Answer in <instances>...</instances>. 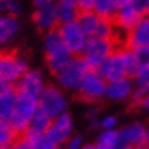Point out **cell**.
Returning a JSON list of instances; mask_svg holds the SVG:
<instances>
[{"label": "cell", "instance_id": "6da1fadb", "mask_svg": "<svg viewBox=\"0 0 149 149\" xmlns=\"http://www.w3.org/2000/svg\"><path fill=\"white\" fill-rule=\"evenodd\" d=\"M44 55H46V65L50 70V73L56 74L61 69L70 63L73 55L67 46L61 40L58 29H52L46 32L44 38Z\"/></svg>", "mask_w": 149, "mask_h": 149}, {"label": "cell", "instance_id": "7a4b0ae2", "mask_svg": "<svg viewBox=\"0 0 149 149\" xmlns=\"http://www.w3.org/2000/svg\"><path fill=\"white\" fill-rule=\"evenodd\" d=\"M37 108H38V97L17 91L14 110H12L11 119H9V125L18 135H22L28 130V125L33 116V113L37 111Z\"/></svg>", "mask_w": 149, "mask_h": 149}, {"label": "cell", "instance_id": "3957f363", "mask_svg": "<svg viewBox=\"0 0 149 149\" xmlns=\"http://www.w3.org/2000/svg\"><path fill=\"white\" fill-rule=\"evenodd\" d=\"M26 70L28 61L15 49H0V82L15 84Z\"/></svg>", "mask_w": 149, "mask_h": 149}, {"label": "cell", "instance_id": "277c9868", "mask_svg": "<svg viewBox=\"0 0 149 149\" xmlns=\"http://www.w3.org/2000/svg\"><path fill=\"white\" fill-rule=\"evenodd\" d=\"M114 50H116V47H114V44L110 38L88 37L81 56L84 58V61L88 64V67L91 70H96L100 65V63L107 56H110Z\"/></svg>", "mask_w": 149, "mask_h": 149}, {"label": "cell", "instance_id": "5b68a950", "mask_svg": "<svg viewBox=\"0 0 149 149\" xmlns=\"http://www.w3.org/2000/svg\"><path fill=\"white\" fill-rule=\"evenodd\" d=\"M107 81L96 70H90L76 88L79 100L87 104H96L105 96Z\"/></svg>", "mask_w": 149, "mask_h": 149}, {"label": "cell", "instance_id": "8992f818", "mask_svg": "<svg viewBox=\"0 0 149 149\" xmlns=\"http://www.w3.org/2000/svg\"><path fill=\"white\" fill-rule=\"evenodd\" d=\"M91 69L88 67V64L84 61L82 56H76L72 58L70 63L67 64L64 69H61L55 76L58 79V82L69 90H76L81 81L84 79V76L88 73Z\"/></svg>", "mask_w": 149, "mask_h": 149}, {"label": "cell", "instance_id": "52a82bcc", "mask_svg": "<svg viewBox=\"0 0 149 149\" xmlns=\"http://www.w3.org/2000/svg\"><path fill=\"white\" fill-rule=\"evenodd\" d=\"M38 108L43 110L49 117L55 119L61 113L65 111L67 100L64 97V94L61 93V90H58L56 87L44 85L43 91L38 96Z\"/></svg>", "mask_w": 149, "mask_h": 149}, {"label": "cell", "instance_id": "ba28073f", "mask_svg": "<svg viewBox=\"0 0 149 149\" xmlns=\"http://www.w3.org/2000/svg\"><path fill=\"white\" fill-rule=\"evenodd\" d=\"M58 32L61 35V40L67 46V49L70 50L72 55H81L87 44L88 37L85 35V32L81 29L78 22H69V23H59L58 24Z\"/></svg>", "mask_w": 149, "mask_h": 149}, {"label": "cell", "instance_id": "9c48e42d", "mask_svg": "<svg viewBox=\"0 0 149 149\" xmlns=\"http://www.w3.org/2000/svg\"><path fill=\"white\" fill-rule=\"evenodd\" d=\"M123 50H114L111 55L107 56L102 63H100V65L96 69V72L107 81V82L108 81H114V79L126 76L125 61H123Z\"/></svg>", "mask_w": 149, "mask_h": 149}, {"label": "cell", "instance_id": "30bf717a", "mask_svg": "<svg viewBox=\"0 0 149 149\" xmlns=\"http://www.w3.org/2000/svg\"><path fill=\"white\" fill-rule=\"evenodd\" d=\"M70 134H72V117L65 111L61 113L58 117L52 119L49 130L46 131V135L55 145H61L64 141H67Z\"/></svg>", "mask_w": 149, "mask_h": 149}, {"label": "cell", "instance_id": "8fae6325", "mask_svg": "<svg viewBox=\"0 0 149 149\" xmlns=\"http://www.w3.org/2000/svg\"><path fill=\"white\" fill-rule=\"evenodd\" d=\"M126 47H149V15L141 17L126 33Z\"/></svg>", "mask_w": 149, "mask_h": 149}, {"label": "cell", "instance_id": "7c38bea8", "mask_svg": "<svg viewBox=\"0 0 149 149\" xmlns=\"http://www.w3.org/2000/svg\"><path fill=\"white\" fill-rule=\"evenodd\" d=\"M33 24L37 26L40 31H52L58 28V17H56V8L55 3H46L41 6H37L35 12L32 15Z\"/></svg>", "mask_w": 149, "mask_h": 149}, {"label": "cell", "instance_id": "4fadbf2b", "mask_svg": "<svg viewBox=\"0 0 149 149\" xmlns=\"http://www.w3.org/2000/svg\"><path fill=\"white\" fill-rule=\"evenodd\" d=\"M43 88H44V81H43L41 73L37 70H26L15 82L17 91L31 94L33 97H38Z\"/></svg>", "mask_w": 149, "mask_h": 149}, {"label": "cell", "instance_id": "5bb4252c", "mask_svg": "<svg viewBox=\"0 0 149 149\" xmlns=\"http://www.w3.org/2000/svg\"><path fill=\"white\" fill-rule=\"evenodd\" d=\"M15 96H17L15 84L0 82V125L9 123L15 104Z\"/></svg>", "mask_w": 149, "mask_h": 149}, {"label": "cell", "instance_id": "9a60e30c", "mask_svg": "<svg viewBox=\"0 0 149 149\" xmlns=\"http://www.w3.org/2000/svg\"><path fill=\"white\" fill-rule=\"evenodd\" d=\"M132 91H134L132 78L123 76L114 81H108L105 87V97L111 100H125L131 97Z\"/></svg>", "mask_w": 149, "mask_h": 149}, {"label": "cell", "instance_id": "2e32d148", "mask_svg": "<svg viewBox=\"0 0 149 149\" xmlns=\"http://www.w3.org/2000/svg\"><path fill=\"white\" fill-rule=\"evenodd\" d=\"M111 18H113L114 24H116L119 29L128 32L141 18V15H139L137 12L134 11L132 6H128V8L116 9V12H114V15Z\"/></svg>", "mask_w": 149, "mask_h": 149}, {"label": "cell", "instance_id": "e0dca14e", "mask_svg": "<svg viewBox=\"0 0 149 149\" xmlns=\"http://www.w3.org/2000/svg\"><path fill=\"white\" fill-rule=\"evenodd\" d=\"M18 29L20 26L15 15H11V14L0 15V46L8 44L18 33Z\"/></svg>", "mask_w": 149, "mask_h": 149}, {"label": "cell", "instance_id": "ac0fdd59", "mask_svg": "<svg viewBox=\"0 0 149 149\" xmlns=\"http://www.w3.org/2000/svg\"><path fill=\"white\" fill-rule=\"evenodd\" d=\"M120 135L125 139V141L131 148L132 146H143L145 145V137H146V128L141 123H132L130 126L123 128L119 131Z\"/></svg>", "mask_w": 149, "mask_h": 149}, {"label": "cell", "instance_id": "d6986e66", "mask_svg": "<svg viewBox=\"0 0 149 149\" xmlns=\"http://www.w3.org/2000/svg\"><path fill=\"white\" fill-rule=\"evenodd\" d=\"M55 8H56L58 23L74 22L79 14V8L74 0H58V3H55Z\"/></svg>", "mask_w": 149, "mask_h": 149}, {"label": "cell", "instance_id": "ffe728a7", "mask_svg": "<svg viewBox=\"0 0 149 149\" xmlns=\"http://www.w3.org/2000/svg\"><path fill=\"white\" fill-rule=\"evenodd\" d=\"M50 123H52V117L47 116L43 110L37 108V111L33 113V116H32L29 125H28V130L24 132H28V134H44L49 130Z\"/></svg>", "mask_w": 149, "mask_h": 149}, {"label": "cell", "instance_id": "44dd1931", "mask_svg": "<svg viewBox=\"0 0 149 149\" xmlns=\"http://www.w3.org/2000/svg\"><path fill=\"white\" fill-rule=\"evenodd\" d=\"M99 18L100 17L94 11H79V14L76 17V22L81 26V29L85 32L87 37H93L94 32H96Z\"/></svg>", "mask_w": 149, "mask_h": 149}, {"label": "cell", "instance_id": "7402d4cb", "mask_svg": "<svg viewBox=\"0 0 149 149\" xmlns=\"http://www.w3.org/2000/svg\"><path fill=\"white\" fill-rule=\"evenodd\" d=\"M93 11L99 17H113L116 12V0H93Z\"/></svg>", "mask_w": 149, "mask_h": 149}, {"label": "cell", "instance_id": "603a6c76", "mask_svg": "<svg viewBox=\"0 0 149 149\" xmlns=\"http://www.w3.org/2000/svg\"><path fill=\"white\" fill-rule=\"evenodd\" d=\"M20 135L12 130L9 123L0 125V149H8Z\"/></svg>", "mask_w": 149, "mask_h": 149}, {"label": "cell", "instance_id": "cb8c5ba5", "mask_svg": "<svg viewBox=\"0 0 149 149\" xmlns=\"http://www.w3.org/2000/svg\"><path fill=\"white\" fill-rule=\"evenodd\" d=\"M123 61H125L126 76L134 78L135 73L139 72V64H137V61H135V56H134L132 49H125V50H123Z\"/></svg>", "mask_w": 149, "mask_h": 149}, {"label": "cell", "instance_id": "d4e9b609", "mask_svg": "<svg viewBox=\"0 0 149 149\" xmlns=\"http://www.w3.org/2000/svg\"><path fill=\"white\" fill-rule=\"evenodd\" d=\"M117 137H119V131H114V130H105L102 134L99 135V143L97 145H102L108 149H111L117 141Z\"/></svg>", "mask_w": 149, "mask_h": 149}, {"label": "cell", "instance_id": "484cf974", "mask_svg": "<svg viewBox=\"0 0 149 149\" xmlns=\"http://www.w3.org/2000/svg\"><path fill=\"white\" fill-rule=\"evenodd\" d=\"M132 52L139 64V69L149 65V47H139V49H132Z\"/></svg>", "mask_w": 149, "mask_h": 149}, {"label": "cell", "instance_id": "4316f807", "mask_svg": "<svg viewBox=\"0 0 149 149\" xmlns=\"http://www.w3.org/2000/svg\"><path fill=\"white\" fill-rule=\"evenodd\" d=\"M0 12L17 15L20 12V5L17 3V0H0Z\"/></svg>", "mask_w": 149, "mask_h": 149}, {"label": "cell", "instance_id": "83f0119b", "mask_svg": "<svg viewBox=\"0 0 149 149\" xmlns=\"http://www.w3.org/2000/svg\"><path fill=\"white\" fill-rule=\"evenodd\" d=\"M131 6L139 15H141V17L149 15V0H132Z\"/></svg>", "mask_w": 149, "mask_h": 149}, {"label": "cell", "instance_id": "f1b7e54d", "mask_svg": "<svg viewBox=\"0 0 149 149\" xmlns=\"http://www.w3.org/2000/svg\"><path fill=\"white\" fill-rule=\"evenodd\" d=\"M131 108H141V110H149V93L139 99H131Z\"/></svg>", "mask_w": 149, "mask_h": 149}, {"label": "cell", "instance_id": "f546056e", "mask_svg": "<svg viewBox=\"0 0 149 149\" xmlns=\"http://www.w3.org/2000/svg\"><path fill=\"white\" fill-rule=\"evenodd\" d=\"M116 117H113V116H107V117H104L102 120L99 122V125L104 128V130H113L114 126H116Z\"/></svg>", "mask_w": 149, "mask_h": 149}, {"label": "cell", "instance_id": "4dcf8cb0", "mask_svg": "<svg viewBox=\"0 0 149 149\" xmlns=\"http://www.w3.org/2000/svg\"><path fill=\"white\" fill-rule=\"evenodd\" d=\"M81 143H82V139L76 135V137H72L65 145V149H81Z\"/></svg>", "mask_w": 149, "mask_h": 149}, {"label": "cell", "instance_id": "1f68e13d", "mask_svg": "<svg viewBox=\"0 0 149 149\" xmlns=\"http://www.w3.org/2000/svg\"><path fill=\"white\" fill-rule=\"evenodd\" d=\"M79 11H93V0H74Z\"/></svg>", "mask_w": 149, "mask_h": 149}, {"label": "cell", "instance_id": "d6a6232c", "mask_svg": "<svg viewBox=\"0 0 149 149\" xmlns=\"http://www.w3.org/2000/svg\"><path fill=\"white\" fill-rule=\"evenodd\" d=\"M132 0H116V9H122V8H128L131 6Z\"/></svg>", "mask_w": 149, "mask_h": 149}, {"label": "cell", "instance_id": "836d02e7", "mask_svg": "<svg viewBox=\"0 0 149 149\" xmlns=\"http://www.w3.org/2000/svg\"><path fill=\"white\" fill-rule=\"evenodd\" d=\"M33 3L37 6H41V5H46V3H53V0H33Z\"/></svg>", "mask_w": 149, "mask_h": 149}, {"label": "cell", "instance_id": "e575fe53", "mask_svg": "<svg viewBox=\"0 0 149 149\" xmlns=\"http://www.w3.org/2000/svg\"><path fill=\"white\" fill-rule=\"evenodd\" d=\"M145 146L149 148V131H146V137H145Z\"/></svg>", "mask_w": 149, "mask_h": 149}, {"label": "cell", "instance_id": "d590c367", "mask_svg": "<svg viewBox=\"0 0 149 149\" xmlns=\"http://www.w3.org/2000/svg\"><path fill=\"white\" fill-rule=\"evenodd\" d=\"M94 149H108V148H105L102 145H97V146H94Z\"/></svg>", "mask_w": 149, "mask_h": 149}, {"label": "cell", "instance_id": "8d00e7d4", "mask_svg": "<svg viewBox=\"0 0 149 149\" xmlns=\"http://www.w3.org/2000/svg\"><path fill=\"white\" fill-rule=\"evenodd\" d=\"M82 149H94V146H91V145H88V146H84Z\"/></svg>", "mask_w": 149, "mask_h": 149}, {"label": "cell", "instance_id": "74e56055", "mask_svg": "<svg viewBox=\"0 0 149 149\" xmlns=\"http://www.w3.org/2000/svg\"><path fill=\"white\" fill-rule=\"evenodd\" d=\"M148 149H149V148H148Z\"/></svg>", "mask_w": 149, "mask_h": 149}]
</instances>
